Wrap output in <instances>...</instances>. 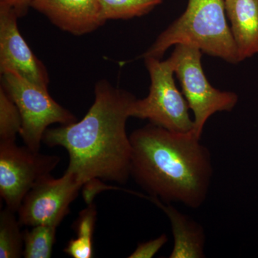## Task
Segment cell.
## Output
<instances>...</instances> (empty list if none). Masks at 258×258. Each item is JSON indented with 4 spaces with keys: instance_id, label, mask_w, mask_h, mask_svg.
<instances>
[{
    "instance_id": "6da1fadb",
    "label": "cell",
    "mask_w": 258,
    "mask_h": 258,
    "mask_svg": "<svg viewBox=\"0 0 258 258\" xmlns=\"http://www.w3.org/2000/svg\"><path fill=\"white\" fill-rule=\"evenodd\" d=\"M136 97L106 81L95 86V100L80 121L47 128L42 142L63 147L67 170L83 185L96 179L125 184L131 176L132 147L125 130Z\"/></svg>"
},
{
    "instance_id": "7a4b0ae2",
    "label": "cell",
    "mask_w": 258,
    "mask_h": 258,
    "mask_svg": "<svg viewBox=\"0 0 258 258\" xmlns=\"http://www.w3.org/2000/svg\"><path fill=\"white\" fill-rule=\"evenodd\" d=\"M131 176L149 196L198 209L213 176L211 153L192 132L176 133L149 123L130 136Z\"/></svg>"
},
{
    "instance_id": "3957f363",
    "label": "cell",
    "mask_w": 258,
    "mask_h": 258,
    "mask_svg": "<svg viewBox=\"0 0 258 258\" xmlns=\"http://www.w3.org/2000/svg\"><path fill=\"white\" fill-rule=\"evenodd\" d=\"M227 19L225 0H189L184 13L161 32L142 57L161 59L169 47L187 45L230 63H238Z\"/></svg>"
},
{
    "instance_id": "277c9868",
    "label": "cell",
    "mask_w": 258,
    "mask_h": 258,
    "mask_svg": "<svg viewBox=\"0 0 258 258\" xmlns=\"http://www.w3.org/2000/svg\"><path fill=\"white\" fill-rule=\"evenodd\" d=\"M144 60L150 75V89L147 98L134 102L131 117L149 120L176 133L192 132L194 120L184 95L176 87L172 61L169 57L164 61L154 57Z\"/></svg>"
},
{
    "instance_id": "5b68a950",
    "label": "cell",
    "mask_w": 258,
    "mask_h": 258,
    "mask_svg": "<svg viewBox=\"0 0 258 258\" xmlns=\"http://www.w3.org/2000/svg\"><path fill=\"white\" fill-rule=\"evenodd\" d=\"M203 52L198 47L176 45L169 58L182 93L194 113L192 133L201 139L204 127L217 112L232 111L238 101L235 93L221 91L209 82L202 66Z\"/></svg>"
},
{
    "instance_id": "8992f818",
    "label": "cell",
    "mask_w": 258,
    "mask_h": 258,
    "mask_svg": "<svg viewBox=\"0 0 258 258\" xmlns=\"http://www.w3.org/2000/svg\"><path fill=\"white\" fill-rule=\"evenodd\" d=\"M1 87L18 106L22 117L20 135L29 149L39 152L44 134L54 123L67 125L76 116L50 96L48 90L15 72L1 74Z\"/></svg>"
},
{
    "instance_id": "52a82bcc",
    "label": "cell",
    "mask_w": 258,
    "mask_h": 258,
    "mask_svg": "<svg viewBox=\"0 0 258 258\" xmlns=\"http://www.w3.org/2000/svg\"><path fill=\"white\" fill-rule=\"evenodd\" d=\"M60 158L35 152L15 142L0 143V195L7 208L18 212L39 180L50 175Z\"/></svg>"
},
{
    "instance_id": "ba28073f",
    "label": "cell",
    "mask_w": 258,
    "mask_h": 258,
    "mask_svg": "<svg viewBox=\"0 0 258 258\" xmlns=\"http://www.w3.org/2000/svg\"><path fill=\"white\" fill-rule=\"evenodd\" d=\"M83 186L76 174L69 170L59 179L50 174L42 178L27 194L19 208L20 225H60Z\"/></svg>"
},
{
    "instance_id": "9c48e42d",
    "label": "cell",
    "mask_w": 258,
    "mask_h": 258,
    "mask_svg": "<svg viewBox=\"0 0 258 258\" xmlns=\"http://www.w3.org/2000/svg\"><path fill=\"white\" fill-rule=\"evenodd\" d=\"M18 18L11 7L0 3V73H17L47 89L50 80L47 70L20 34Z\"/></svg>"
},
{
    "instance_id": "30bf717a",
    "label": "cell",
    "mask_w": 258,
    "mask_h": 258,
    "mask_svg": "<svg viewBox=\"0 0 258 258\" xmlns=\"http://www.w3.org/2000/svg\"><path fill=\"white\" fill-rule=\"evenodd\" d=\"M31 8L76 36L94 31L107 21L98 0H33Z\"/></svg>"
},
{
    "instance_id": "8fae6325",
    "label": "cell",
    "mask_w": 258,
    "mask_h": 258,
    "mask_svg": "<svg viewBox=\"0 0 258 258\" xmlns=\"http://www.w3.org/2000/svg\"><path fill=\"white\" fill-rule=\"evenodd\" d=\"M134 194L147 198L161 208L169 217L174 237V246L169 257H205L206 237L203 226L191 217L181 213L169 203L166 205H164L159 199L152 196H144L136 192Z\"/></svg>"
},
{
    "instance_id": "7c38bea8",
    "label": "cell",
    "mask_w": 258,
    "mask_h": 258,
    "mask_svg": "<svg viewBox=\"0 0 258 258\" xmlns=\"http://www.w3.org/2000/svg\"><path fill=\"white\" fill-rule=\"evenodd\" d=\"M239 62L258 54V0H225Z\"/></svg>"
},
{
    "instance_id": "4fadbf2b",
    "label": "cell",
    "mask_w": 258,
    "mask_h": 258,
    "mask_svg": "<svg viewBox=\"0 0 258 258\" xmlns=\"http://www.w3.org/2000/svg\"><path fill=\"white\" fill-rule=\"evenodd\" d=\"M14 212L8 208L0 213V257L19 258L23 255V232Z\"/></svg>"
},
{
    "instance_id": "5bb4252c",
    "label": "cell",
    "mask_w": 258,
    "mask_h": 258,
    "mask_svg": "<svg viewBox=\"0 0 258 258\" xmlns=\"http://www.w3.org/2000/svg\"><path fill=\"white\" fill-rule=\"evenodd\" d=\"M57 225H40L23 232V256L25 258L51 257L55 242Z\"/></svg>"
},
{
    "instance_id": "9a60e30c",
    "label": "cell",
    "mask_w": 258,
    "mask_h": 258,
    "mask_svg": "<svg viewBox=\"0 0 258 258\" xmlns=\"http://www.w3.org/2000/svg\"><path fill=\"white\" fill-rule=\"evenodd\" d=\"M103 16L108 20H128L143 16L163 0H98Z\"/></svg>"
},
{
    "instance_id": "2e32d148",
    "label": "cell",
    "mask_w": 258,
    "mask_h": 258,
    "mask_svg": "<svg viewBox=\"0 0 258 258\" xmlns=\"http://www.w3.org/2000/svg\"><path fill=\"white\" fill-rule=\"evenodd\" d=\"M22 123L18 106L3 88L0 87V143L15 142Z\"/></svg>"
},
{
    "instance_id": "e0dca14e",
    "label": "cell",
    "mask_w": 258,
    "mask_h": 258,
    "mask_svg": "<svg viewBox=\"0 0 258 258\" xmlns=\"http://www.w3.org/2000/svg\"><path fill=\"white\" fill-rule=\"evenodd\" d=\"M96 218L97 210L93 203L89 204L87 208L80 212L77 220L73 225V229L77 235L74 238L76 242L93 246Z\"/></svg>"
},
{
    "instance_id": "ac0fdd59",
    "label": "cell",
    "mask_w": 258,
    "mask_h": 258,
    "mask_svg": "<svg viewBox=\"0 0 258 258\" xmlns=\"http://www.w3.org/2000/svg\"><path fill=\"white\" fill-rule=\"evenodd\" d=\"M168 242L166 234H161L159 237L154 240L148 241L139 244L137 249L132 252L129 258H152L159 252L163 246Z\"/></svg>"
},
{
    "instance_id": "d6986e66",
    "label": "cell",
    "mask_w": 258,
    "mask_h": 258,
    "mask_svg": "<svg viewBox=\"0 0 258 258\" xmlns=\"http://www.w3.org/2000/svg\"><path fill=\"white\" fill-rule=\"evenodd\" d=\"M32 1L33 0H0V3L11 7L20 18L27 14Z\"/></svg>"
}]
</instances>
